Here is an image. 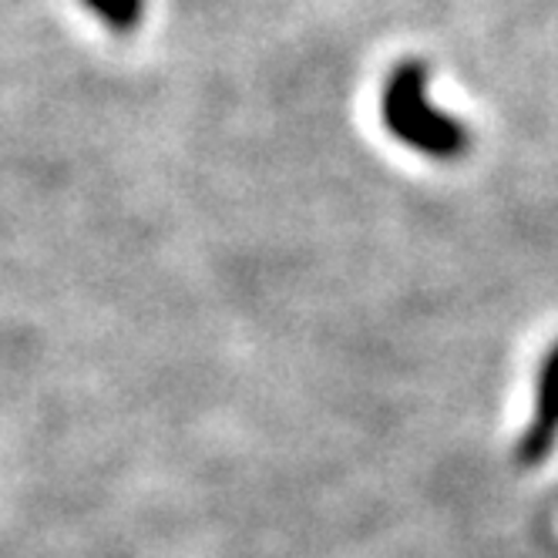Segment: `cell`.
Returning a JSON list of instances; mask_svg holds the SVG:
<instances>
[{
	"instance_id": "6da1fadb",
	"label": "cell",
	"mask_w": 558,
	"mask_h": 558,
	"mask_svg": "<svg viewBox=\"0 0 558 558\" xmlns=\"http://www.w3.org/2000/svg\"><path fill=\"white\" fill-rule=\"evenodd\" d=\"M95 4H101V11L108 14H125L132 8V0H95Z\"/></svg>"
}]
</instances>
